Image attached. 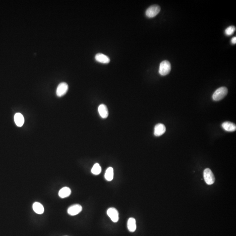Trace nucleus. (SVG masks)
<instances>
[{"mask_svg": "<svg viewBox=\"0 0 236 236\" xmlns=\"http://www.w3.org/2000/svg\"><path fill=\"white\" fill-rule=\"evenodd\" d=\"M222 127L224 130L227 132H234L236 130L235 124L230 122H224L222 124Z\"/></svg>", "mask_w": 236, "mask_h": 236, "instance_id": "obj_11", "label": "nucleus"}, {"mask_svg": "<svg viewBox=\"0 0 236 236\" xmlns=\"http://www.w3.org/2000/svg\"><path fill=\"white\" fill-rule=\"evenodd\" d=\"M231 42L233 44H236V37H234L231 39Z\"/></svg>", "mask_w": 236, "mask_h": 236, "instance_id": "obj_19", "label": "nucleus"}, {"mask_svg": "<svg viewBox=\"0 0 236 236\" xmlns=\"http://www.w3.org/2000/svg\"><path fill=\"white\" fill-rule=\"evenodd\" d=\"M236 30V27L234 26H230L225 30V33L228 36L233 35Z\"/></svg>", "mask_w": 236, "mask_h": 236, "instance_id": "obj_18", "label": "nucleus"}, {"mask_svg": "<svg viewBox=\"0 0 236 236\" xmlns=\"http://www.w3.org/2000/svg\"><path fill=\"white\" fill-rule=\"evenodd\" d=\"M68 90V85L66 83L62 82L58 86L56 90V94L58 97L64 96L67 92Z\"/></svg>", "mask_w": 236, "mask_h": 236, "instance_id": "obj_5", "label": "nucleus"}, {"mask_svg": "<svg viewBox=\"0 0 236 236\" xmlns=\"http://www.w3.org/2000/svg\"><path fill=\"white\" fill-rule=\"evenodd\" d=\"M127 227L128 230L131 232L135 231L136 229V221L134 218H129L127 222Z\"/></svg>", "mask_w": 236, "mask_h": 236, "instance_id": "obj_13", "label": "nucleus"}, {"mask_svg": "<svg viewBox=\"0 0 236 236\" xmlns=\"http://www.w3.org/2000/svg\"><path fill=\"white\" fill-rule=\"evenodd\" d=\"M160 8L158 5H153L149 7L146 11V15L149 18L155 17L160 12Z\"/></svg>", "mask_w": 236, "mask_h": 236, "instance_id": "obj_4", "label": "nucleus"}, {"mask_svg": "<svg viewBox=\"0 0 236 236\" xmlns=\"http://www.w3.org/2000/svg\"><path fill=\"white\" fill-rule=\"evenodd\" d=\"M82 210L80 205L74 204L70 206L68 209V213L70 216H73L79 214Z\"/></svg>", "mask_w": 236, "mask_h": 236, "instance_id": "obj_7", "label": "nucleus"}, {"mask_svg": "<svg viewBox=\"0 0 236 236\" xmlns=\"http://www.w3.org/2000/svg\"><path fill=\"white\" fill-rule=\"evenodd\" d=\"M228 89L225 87H222L216 90L213 95V100L219 101L223 99L227 95Z\"/></svg>", "mask_w": 236, "mask_h": 236, "instance_id": "obj_1", "label": "nucleus"}, {"mask_svg": "<svg viewBox=\"0 0 236 236\" xmlns=\"http://www.w3.org/2000/svg\"><path fill=\"white\" fill-rule=\"evenodd\" d=\"M171 70V65L167 61H163L160 64L159 67V73L162 76L167 75Z\"/></svg>", "mask_w": 236, "mask_h": 236, "instance_id": "obj_2", "label": "nucleus"}, {"mask_svg": "<svg viewBox=\"0 0 236 236\" xmlns=\"http://www.w3.org/2000/svg\"><path fill=\"white\" fill-rule=\"evenodd\" d=\"M33 208L34 212L37 214H42L44 213V207L40 203L35 202L33 204Z\"/></svg>", "mask_w": 236, "mask_h": 236, "instance_id": "obj_15", "label": "nucleus"}, {"mask_svg": "<svg viewBox=\"0 0 236 236\" xmlns=\"http://www.w3.org/2000/svg\"><path fill=\"white\" fill-rule=\"evenodd\" d=\"M14 122L18 127H22L24 123V118L23 116L20 113L15 114L14 116Z\"/></svg>", "mask_w": 236, "mask_h": 236, "instance_id": "obj_12", "label": "nucleus"}, {"mask_svg": "<svg viewBox=\"0 0 236 236\" xmlns=\"http://www.w3.org/2000/svg\"><path fill=\"white\" fill-rule=\"evenodd\" d=\"M71 192V190L70 188L65 187L60 190L59 192V195L61 198H65L70 196Z\"/></svg>", "mask_w": 236, "mask_h": 236, "instance_id": "obj_14", "label": "nucleus"}, {"mask_svg": "<svg viewBox=\"0 0 236 236\" xmlns=\"http://www.w3.org/2000/svg\"><path fill=\"white\" fill-rule=\"evenodd\" d=\"M203 176L205 181L208 185H212L215 183V176L210 168H206L205 169L204 171Z\"/></svg>", "mask_w": 236, "mask_h": 236, "instance_id": "obj_3", "label": "nucleus"}, {"mask_svg": "<svg viewBox=\"0 0 236 236\" xmlns=\"http://www.w3.org/2000/svg\"><path fill=\"white\" fill-rule=\"evenodd\" d=\"M98 111L101 118L105 119L108 116V111L107 106L104 104H101L98 106Z\"/></svg>", "mask_w": 236, "mask_h": 236, "instance_id": "obj_10", "label": "nucleus"}, {"mask_svg": "<svg viewBox=\"0 0 236 236\" xmlns=\"http://www.w3.org/2000/svg\"><path fill=\"white\" fill-rule=\"evenodd\" d=\"M101 167L99 163H95L92 169V173L95 175H98L101 173Z\"/></svg>", "mask_w": 236, "mask_h": 236, "instance_id": "obj_17", "label": "nucleus"}, {"mask_svg": "<svg viewBox=\"0 0 236 236\" xmlns=\"http://www.w3.org/2000/svg\"><path fill=\"white\" fill-rule=\"evenodd\" d=\"M95 60L96 61L104 64H108L110 61V60L108 57L101 53H97L96 55Z\"/></svg>", "mask_w": 236, "mask_h": 236, "instance_id": "obj_9", "label": "nucleus"}, {"mask_svg": "<svg viewBox=\"0 0 236 236\" xmlns=\"http://www.w3.org/2000/svg\"><path fill=\"white\" fill-rule=\"evenodd\" d=\"M107 215L110 218L112 221L114 222H117L119 219V212L115 208H110L108 210Z\"/></svg>", "mask_w": 236, "mask_h": 236, "instance_id": "obj_6", "label": "nucleus"}, {"mask_svg": "<svg viewBox=\"0 0 236 236\" xmlns=\"http://www.w3.org/2000/svg\"><path fill=\"white\" fill-rule=\"evenodd\" d=\"M166 131V127L163 124H157L155 126L154 134L155 136H160L163 135Z\"/></svg>", "mask_w": 236, "mask_h": 236, "instance_id": "obj_8", "label": "nucleus"}, {"mask_svg": "<svg viewBox=\"0 0 236 236\" xmlns=\"http://www.w3.org/2000/svg\"><path fill=\"white\" fill-rule=\"evenodd\" d=\"M114 177V171L112 167H109L105 171L104 177L105 179L108 181H112Z\"/></svg>", "mask_w": 236, "mask_h": 236, "instance_id": "obj_16", "label": "nucleus"}]
</instances>
